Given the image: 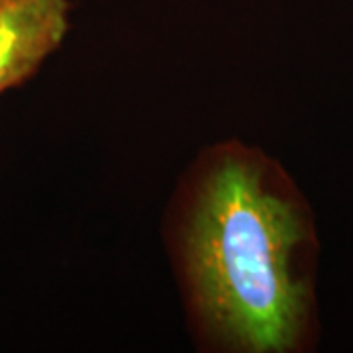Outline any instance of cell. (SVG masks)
<instances>
[{"mask_svg": "<svg viewBox=\"0 0 353 353\" xmlns=\"http://www.w3.org/2000/svg\"><path fill=\"white\" fill-rule=\"evenodd\" d=\"M171 238L202 341L232 353L301 345L310 314L301 265L310 228L273 161L236 141L210 148L187 179Z\"/></svg>", "mask_w": 353, "mask_h": 353, "instance_id": "6da1fadb", "label": "cell"}, {"mask_svg": "<svg viewBox=\"0 0 353 353\" xmlns=\"http://www.w3.org/2000/svg\"><path fill=\"white\" fill-rule=\"evenodd\" d=\"M69 32V0H0V94L24 85Z\"/></svg>", "mask_w": 353, "mask_h": 353, "instance_id": "7a4b0ae2", "label": "cell"}]
</instances>
